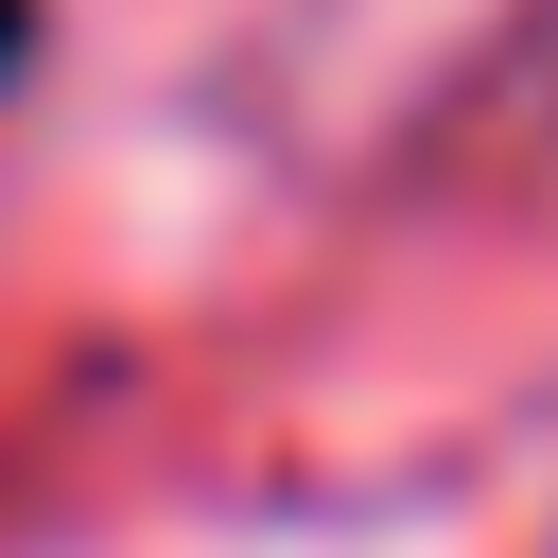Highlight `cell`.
Masks as SVG:
<instances>
[{
	"mask_svg": "<svg viewBox=\"0 0 558 558\" xmlns=\"http://www.w3.org/2000/svg\"><path fill=\"white\" fill-rule=\"evenodd\" d=\"M17 52H35V17H17V0H0V87H17Z\"/></svg>",
	"mask_w": 558,
	"mask_h": 558,
	"instance_id": "1",
	"label": "cell"
}]
</instances>
